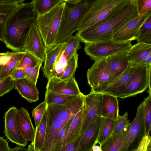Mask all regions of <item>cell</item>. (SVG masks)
Segmentation results:
<instances>
[{"label": "cell", "mask_w": 151, "mask_h": 151, "mask_svg": "<svg viewBox=\"0 0 151 151\" xmlns=\"http://www.w3.org/2000/svg\"><path fill=\"white\" fill-rule=\"evenodd\" d=\"M80 41L78 36L72 35L66 41V44L63 54L68 62L81 48Z\"/></svg>", "instance_id": "836d02e7"}, {"label": "cell", "mask_w": 151, "mask_h": 151, "mask_svg": "<svg viewBox=\"0 0 151 151\" xmlns=\"http://www.w3.org/2000/svg\"><path fill=\"white\" fill-rule=\"evenodd\" d=\"M37 17L31 3L23 2L17 7L5 26L4 42L8 48L14 52L23 51L27 35Z\"/></svg>", "instance_id": "7a4b0ae2"}, {"label": "cell", "mask_w": 151, "mask_h": 151, "mask_svg": "<svg viewBox=\"0 0 151 151\" xmlns=\"http://www.w3.org/2000/svg\"><path fill=\"white\" fill-rule=\"evenodd\" d=\"M78 55L76 52L68 62L64 72L60 78L65 79L73 76L78 67Z\"/></svg>", "instance_id": "d590c367"}, {"label": "cell", "mask_w": 151, "mask_h": 151, "mask_svg": "<svg viewBox=\"0 0 151 151\" xmlns=\"http://www.w3.org/2000/svg\"><path fill=\"white\" fill-rule=\"evenodd\" d=\"M92 151H102L100 146L95 145L92 148Z\"/></svg>", "instance_id": "816d5d0a"}, {"label": "cell", "mask_w": 151, "mask_h": 151, "mask_svg": "<svg viewBox=\"0 0 151 151\" xmlns=\"http://www.w3.org/2000/svg\"><path fill=\"white\" fill-rule=\"evenodd\" d=\"M101 93V117L116 120L119 115L117 97L109 94Z\"/></svg>", "instance_id": "7402d4cb"}, {"label": "cell", "mask_w": 151, "mask_h": 151, "mask_svg": "<svg viewBox=\"0 0 151 151\" xmlns=\"http://www.w3.org/2000/svg\"><path fill=\"white\" fill-rule=\"evenodd\" d=\"M134 40L151 44V15L141 25L137 34Z\"/></svg>", "instance_id": "1f68e13d"}, {"label": "cell", "mask_w": 151, "mask_h": 151, "mask_svg": "<svg viewBox=\"0 0 151 151\" xmlns=\"http://www.w3.org/2000/svg\"><path fill=\"white\" fill-rule=\"evenodd\" d=\"M151 54V44L137 42L132 45L127 51L129 61L135 64L139 63L144 58Z\"/></svg>", "instance_id": "cb8c5ba5"}, {"label": "cell", "mask_w": 151, "mask_h": 151, "mask_svg": "<svg viewBox=\"0 0 151 151\" xmlns=\"http://www.w3.org/2000/svg\"><path fill=\"white\" fill-rule=\"evenodd\" d=\"M138 14H145L151 10V0H134Z\"/></svg>", "instance_id": "7bdbcfd3"}, {"label": "cell", "mask_w": 151, "mask_h": 151, "mask_svg": "<svg viewBox=\"0 0 151 151\" xmlns=\"http://www.w3.org/2000/svg\"><path fill=\"white\" fill-rule=\"evenodd\" d=\"M76 0H63V1H64L66 2V1H75Z\"/></svg>", "instance_id": "db71d44e"}, {"label": "cell", "mask_w": 151, "mask_h": 151, "mask_svg": "<svg viewBox=\"0 0 151 151\" xmlns=\"http://www.w3.org/2000/svg\"><path fill=\"white\" fill-rule=\"evenodd\" d=\"M40 61L32 54L25 52L16 68L24 69L32 68L36 66Z\"/></svg>", "instance_id": "8d00e7d4"}, {"label": "cell", "mask_w": 151, "mask_h": 151, "mask_svg": "<svg viewBox=\"0 0 151 151\" xmlns=\"http://www.w3.org/2000/svg\"><path fill=\"white\" fill-rule=\"evenodd\" d=\"M18 147H16L14 148H11L10 151H28V148L24 147L19 146Z\"/></svg>", "instance_id": "f907efd6"}, {"label": "cell", "mask_w": 151, "mask_h": 151, "mask_svg": "<svg viewBox=\"0 0 151 151\" xmlns=\"http://www.w3.org/2000/svg\"><path fill=\"white\" fill-rule=\"evenodd\" d=\"M47 107V104L46 102L44 101L33 109L32 114L35 122V129H36L39 125Z\"/></svg>", "instance_id": "ab89813d"}, {"label": "cell", "mask_w": 151, "mask_h": 151, "mask_svg": "<svg viewBox=\"0 0 151 151\" xmlns=\"http://www.w3.org/2000/svg\"><path fill=\"white\" fill-rule=\"evenodd\" d=\"M102 117L97 116L81 135L78 151H91L97 144Z\"/></svg>", "instance_id": "9a60e30c"}, {"label": "cell", "mask_w": 151, "mask_h": 151, "mask_svg": "<svg viewBox=\"0 0 151 151\" xmlns=\"http://www.w3.org/2000/svg\"><path fill=\"white\" fill-rule=\"evenodd\" d=\"M150 15L151 11L143 14H138L117 32L112 39L119 42L134 40L139 28Z\"/></svg>", "instance_id": "7c38bea8"}, {"label": "cell", "mask_w": 151, "mask_h": 151, "mask_svg": "<svg viewBox=\"0 0 151 151\" xmlns=\"http://www.w3.org/2000/svg\"><path fill=\"white\" fill-rule=\"evenodd\" d=\"M131 0H96L82 17L78 31L104 20L123 8Z\"/></svg>", "instance_id": "277c9868"}, {"label": "cell", "mask_w": 151, "mask_h": 151, "mask_svg": "<svg viewBox=\"0 0 151 151\" xmlns=\"http://www.w3.org/2000/svg\"><path fill=\"white\" fill-rule=\"evenodd\" d=\"M96 0H76L65 2L55 44L65 42L78 31L83 17Z\"/></svg>", "instance_id": "3957f363"}, {"label": "cell", "mask_w": 151, "mask_h": 151, "mask_svg": "<svg viewBox=\"0 0 151 151\" xmlns=\"http://www.w3.org/2000/svg\"><path fill=\"white\" fill-rule=\"evenodd\" d=\"M14 88V80L10 76L0 79V97Z\"/></svg>", "instance_id": "b9f144b4"}, {"label": "cell", "mask_w": 151, "mask_h": 151, "mask_svg": "<svg viewBox=\"0 0 151 151\" xmlns=\"http://www.w3.org/2000/svg\"><path fill=\"white\" fill-rule=\"evenodd\" d=\"M48 80L47 91L69 95L78 96L82 93L73 76L65 79L53 77Z\"/></svg>", "instance_id": "4fadbf2b"}, {"label": "cell", "mask_w": 151, "mask_h": 151, "mask_svg": "<svg viewBox=\"0 0 151 151\" xmlns=\"http://www.w3.org/2000/svg\"><path fill=\"white\" fill-rule=\"evenodd\" d=\"M87 73L88 83L91 88L99 86L114 79L106 58L96 59Z\"/></svg>", "instance_id": "9c48e42d"}, {"label": "cell", "mask_w": 151, "mask_h": 151, "mask_svg": "<svg viewBox=\"0 0 151 151\" xmlns=\"http://www.w3.org/2000/svg\"><path fill=\"white\" fill-rule=\"evenodd\" d=\"M140 64H151V54H150L144 58L139 63Z\"/></svg>", "instance_id": "681fc988"}, {"label": "cell", "mask_w": 151, "mask_h": 151, "mask_svg": "<svg viewBox=\"0 0 151 151\" xmlns=\"http://www.w3.org/2000/svg\"><path fill=\"white\" fill-rule=\"evenodd\" d=\"M3 53H0V56L3 54ZM4 65V64L1 61L0 59V73L1 70L2 66Z\"/></svg>", "instance_id": "f5cc1de1"}, {"label": "cell", "mask_w": 151, "mask_h": 151, "mask_svg": "<svg viewBox=\"0 0 151 151\" xmlns=\"http://www.w3.org/2000/svg\"><path fill=\"white\" fill-rule=\"evenodd\" d=\"M14 80H17L25 78L26 73L24 69L16 68L12 72L10 76Z\"/></svg>", "instance_id": "bcb514c9"}, {"label": "cell", "mask_w": 151, "mask_h": 151, "mask_svg": "<svg viewBox=\"0 0 151 151\" xmlns=\"http://www.w3.org/2000/svg\"><path fill=\"white\" fill-rule=\"evenodd\" d=\"M16 120L19 130L23 137L27 141L33 142L35 130L27 110L22 107L17 109Z\"/></svg>", "instance_id": "ac0fdd59"}, {"label": "cell", "mask_w": 151, "mask_h": 151, "mask_svg": "<svg viewBox=\"0 0 151 151\" xmlns=\"http://www.w3.org/2000/svg\"><path fill=\"white\" fill-rule=\"evenodd\" d=\"M145 107L143 101L137 108L134 119L130 123L128 132L121 151H137L145 136Z\"/></svg>", "instance_id": "52a82bcc"}, {"label": "cell", "mask_w": 151, "mask_h": 151, "mask_svg": "<svg viewBox=\"0 0 151 151\" xmlns=\"http://www.w3.org/2000/svg\"><path fill=\"white\" fill-rule=\"evenodd\" d=\"M63 1V0H32L30 3L38 16L48 12Z\"/></svg>", "instance_id": "4dcf8cb0"}, {"label": "cell", "mask_w": 151, "mask_h": 151, "mask_svg": "<svg viewBox=\"0 0 151 151\" xmlns=\"http://www.w3.org/2000/svg\"><path fill=\"white\" fill-rule=\"evenodd\" d=\"M77 96L58 93L46 91L45 94V101L47 105L62 104L66 103Z\"/></svg>", "instance_id": "d6a6232c"}, {"label": "cell", "mask_w": 151, "mask_h": 151, "mask_svg": "<svg viewBox=\"0 0 151 151\" xmlns=\"http://www.w3.org/2000/svg\"><path fill=\"white\" fill-rule=\"evenodd\" d=\"M45 47L36 22L31 27L24 44L23 51L29 52L44 62Z\"/></svg>", "instance_id": "8fae6325"}, {"label": "cell", "mask_w": 151, "mask_h": 151, "mask_svg": "<svg viewBox=\"0 0 151 151\" xmlns=\"http://www.w3.org/2000/svg\"><path fill=\"white\" fill-rule=\"evenodd\" d=\"M14 88L23 97L30 103L39 99V92L36 85L26 78L14 80Z\"/></svg>", "instance_id": "44dd1931"}, {"label": "cell", "mask_w": 151, "mask_h": 151, "mask_svg": "<svg viewBox=\"0 0 151 151\" xmlns=\"http://www.w3.org/2000/svg\"><path fill=\"white\" fill-rule=\"evenodd\" d=\"M151 64H140L125 83L107 93L124 99L142 93L150 87Z\"/></svg>", "instance_id": "5b68a950"}, {"label": "cell", "mask_w": 151, "mask_h": 151, "mask_svg": "<svg viewBox=\"0 0 151 151\" xmlns=\"http://www.w3.org/2000/svg\"><path fill=\"white\" fill-rule=\"evenodd\" d=\"M131 41L117 42L112 39L85 44L84 51L93 60L105 58L120 52L128 51L132 45Z\"/></svg>", "instance_id": "ba28073f"}, {"label": "cell", "mask_w": 151, "mask_h": 151, "mask_svg": "<svg viewBox=\"0 0 151 151\" xmlns=\"http://www.w3.org/2000/svg\"><path fill=\"white\" fill-rule=\"evenodd\" d=\"M116 120L109 118L102 117L97 143L100 146L112 134Z\"/></svg>", "instance_id": "83f0119b"}, {"label": "cell", "mask_w": 151, "mask_h": 151, "mask_svg": "<svg viewBox=\"0 0 151 151\" xmlns=\"http://www.w3.org/2000/svg\"><path fill=\"white\" fill-rule=\"evenodd\" d=\"M102 97V93L92 91L84 95V118L81 134L97 116L101 117Z\"/></svg>", "instance_id": "30bf717a"}, {"label": "cell", "mask_w": 151, "mask_h": 151, "mask_svg": "<svg viewBox=\"0 0 151 151\" xmlns=\"http://www.w3.org/2000/svg\"><path fill=\"white\" fill-rule=\"evenodd\" d=\"M73 119L68 121L60 131L54 151H60L63 147Z\"/></svg>", "instance_id": "f35d334b"}, {"label": "cell", "mask_w": 151, "mask_h": 151, "mask_svg": "<svg viewBox=\"0 0 151 151\" xmlns=\"http://www.w3.org/2000/svg\"><path fill=\"white\" fill-rule=\"evenodd\" d=\"M17 109L15 107L10 108L4 116V133L6 137L11 142L19 146L25 147L27 144L20 133L16 120Z\"/></svg>", "instance_id": "5bb4252c"}, {"label": "cell", "mask_w": 151, "mask_h": 151, "mask_svg": "<svg viewBox=\"0 0 151 151\" xmlns=\"http://www.w3.org/2000/svg\"><path fill=\"white\" fill-rule=\"evenodd\" d=\"M10 149L7 140L0 137V151H10Z\"/></svg>", "instance_id": "7dc6e473"}, {"label": "cell", "mask_w": 151, "mask_h": 151, "mask_svg": "<svg viewBox=\"0 0 151 151\" xmlns=\"http://www.w3.org/2000/svg\"><path fill=\"white\" fill-rule=\"evenodd\" d=\"M47 108L38 127L35 129L34 140L31 142L35 151H41L44 145L47 125Z\"/></svg>", "instance_id": "4316f807"}, {"label": "cell", "mask_w": 151, "mask_h": 151, "mask_svg": "<svg viewBox=\"0 0 151 151\" xmlns=\"http://www.w3.org/2000/svg\"><path fill=\"white\" fill-rule=\"evenodd\" d=\"M81 135L63 147L60 151H78Z\"/></svg>", "instance_id": "ee69618b"}, {"label": "cell", "mask_w": 151, "mask_h": 151, "mask_svg": "<svg viewBox=\"0 0 151 151\" xmlns=\"http://www.w3.org/2000/svg\"><path fill=\"white\" fill-rule=\"evenodd\" d=\"M47 109L51 117L64 122H68L74 117L65 104L47 105Z\"/></svg>", "instance_id": "484cf974"}, {"label": "cell", "mask_w": 151, "mask_h": 151, "mask_svg": "<svg viewBox=\"0 0 151 151\" xmlns=\"http://www.w3.org/2000/svg\"><path fill=\"white\" fill-rule=\"evenodd\" d=\"M24 51L15 52L9 60L2 68L0 73V79H2L10 75L17 66L25 53Z\"/></svg>", "instance_id": "f1b7e54d"}, {"label": "cell", "mask_w": 151, "mask_h": 151, "mask_svg": "<svg viewBox=\"0 0 151 151\" xmlns=\"http://www.w3.org/2000/svg\"><path fill=\"white\" fill-rule=\"evenodd\" d=\"M127 51L120 52L106 58L114 79L124 73L130 63L127 56Z\"/></svg>", "instance_id": "ffe728a7"}, {"label": "cell", "mask_w": 151, "mask_h": 151, "mask_svg": "<svg viewBox=\"0 0 151 151\" xmlns=\"http://www.w3.org/2000/svg\"><path fill=\"white\" fill-rule=\"evenodd\" d=\"M137 151H151L150 136H145L144 137Z\"/></svg>", "instance_id": "f6af8a7d"}, {"label": "cell", "mask_w": 151, "mask_h": 151, "mask_svg": "<svg viewBox=\"0 0 151 151\" xmlns=\"http://www.w3.org/2000/svg\"><path fill=\"white\" fill-rule=\"evenodd\" d=\"M84 102L79 111L72 119L63 147L81 135L84 120Z\"/></svg>", "instance_id": "603a6c76"}, {"label": "cell", "mask_w": 151, "mask_h": 151, "mask_svg": "<svg viewBox=\"0 0 151 151\" xmlns=\"http://www.w3.org/2000/svg\"><path fill=\"white\" fill-rule=\"evenodd\" d=\"M20 4H0V41H4L5 26L8 19Z\"/></svg>", "instance_id": "f546056e"}, {"label": "cell", "mask_w": 151, "mask_h": 151, "mask_svg": "<svg viewBox=\"0 0 151 151\" xmlns=\"http://www.w3.org/2000/svg\"><path fill=\"white\" fill-rule=\"evenodd\" d=\"M66 44V41L63 42L45 47L44 65L42 70L44 76L47 79L52 77L58 58Z\"/></svg>", "instance_id": "e0dca14e"}, {"label": "cell", "mask_w": 151, "mask_h": 151, "mask_svg": "<svg viewBox=\"0 0 151 151\" xmlns=\"http://www.w3.org/2000/svg\"><path fill=\"white\" fill-rule=\"evenodd\" d=\"M134 0L104 20L83 30L76 35L85 44L108 40L130 21L138 15Z\"/></svg>", "instance_id": "6da1fadb"}, {"label": "cell", "mask_w": 151, "mask_h": 151, "mask_svg": "<svg viewBox=\"0 0 151 151\" xmlns=\"http://www.w3.org/2000/svg\"><path fill=\"white\" fill-rule=\"evenodd\" d=\"M42 62L40 61L35 67L24 69L26 73L25 78L35 85H36L37 83L39 71L42 66Z\"/></svg>", "instance_id": "60d3db41"}, {"label": "cell", "mask_w": 151, "mask_h": 151, "mask_svg": "<svg viewBox=\"0 0 151 151\" xmlns=\"http://www.w3.org/2000/svg\"><path fill=\"white\" fill-rule=\"evenodd\" d=\"M67 122L55 119L47 113L44 144L41 151H54L59 132Z\"/></svg>", "instance_id": "2e32d148"}, {"label": "cell", "mask_w": 151, "mask_h": 151, "mask_svg": "<svg viewBox=\"0 0 151 151\" xmlns=\"http://www.w3.org/2000/svg\"><path fill=\"white\" fill-rule=\"evenodd\" d=\"M65 3L63 1L48 12L38 16L36 23L45 47L55 44Z\"/></svg>", "instance_id": "8992f818"}, {"label": "cell", "mask_w": 151, "mask_h": 151, "mask_svg": "<svg viewBox=\"0 0 151 151\" xmlns=\"http://www.w3.org/2000/svg\"><path fill=\"white\" fill-rule=\"evenodd\" d=\"M128 116V112L122 116L119 115L115 121L113 131L111 136H114L119 133L129 124L130 121Z\"/></svg>", "instance_id": "74e56055"}, {"label": "cell", "mask_w": 151, "mask_h": 151, "mask_svg": "<svg viewBox=\"0 0 151 151\" xmlns=\"http://www.w3.org/2000/svg\"><path fill=\"white\" fill-rule=\"evenodd\" d=\"M139 64L130 62L126 70L117 78L101 85L91 88L92 91L107 93L126 83L130 78Z\"/></svg>", "instance_id": "d6986e66"}, {"label": "cell", "mask_w": 151, "mask_h": 151, "mask_svg": "<svg viewBox=\"0 0 151 151\" xmlns=\"http://www.w3.org/2000/svg\"><path fill=\"white\" fill-rule=\"evenodd\" d=\"M27 0H0V4H21Z\"/></svg>", "instance_id": "c3c4849f"}, {"label": "cell", "mask_w": 151, "mask_h": 151, "mask_svg": "<svg viewBox=\"0 0 151 151\" xmlns=\"http://www.w3.org/2000/svg\"><path fill=\"white\" fill-rule=\"evenodd\" d=\"M130 123L119 133L110 136L100 146L102 151H121L128 132Z\"/></svg>", "instance_id": "d4e9b609"}, {"label": "cell", "mask_w": 151, "mask_h": 151, "mask_svg": "<svg viewBox=\"0 0 151 151\" xmlns=\"http://www.w3.org/2000/svg\"><path fill=\"white\" fill-rule=\"evenodd\" d=\"M145 104V136H150L151 125V95H149L143 101Z\"/></svg>", "instance_id": "e575fe53"}]
</instances>
